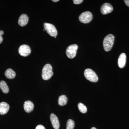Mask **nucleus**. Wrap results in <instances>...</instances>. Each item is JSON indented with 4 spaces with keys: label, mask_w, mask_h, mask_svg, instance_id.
Instances as JSON below:
<instances>
[{
    "label": "nucleus",
    "mask_w": 129,
    "mask_h": 129,
    "mask_svg": "<svg viewBox=\"0 0 129 129\" xmlns=\"http://www.w3.org/2000/svg\"><path fill=\"white\" fill-rule=\"evenodd\" d=\"M115 36L112 34L107 35L103 41V46L104 50L108 52L112 49L113 45Z\"/></svg>",
    "instance_id": "nucleus-1"
},
{
    "label": "nucleus",
    "mask_w": 129,
    "mask_h": 129,
    "mask_svg": "<svg viewBox=\"0 0 129 129\" xmlns=\"http://www.w3.org/2000/svg\"><path fill=\"white\" fill-rule=\"evenodd\" d=\"M53 74L51 65L49 64H45L42 69V79L44 80H48L51 78Z\"/></svg>",
    "instance_id": "nucleus-2"
},
{
    "label": "nucleus",
    "mask_w": 129,
    "mask_h": 129,
    "mask_svg": "<svg viewBox=\"0 0 129 129\" xmlns=\"http://www.w3.org/2000/svg\"><path fill=\"white\" fill-rule=\"evenodd\" d=\"M86 78L92 82L96 83L98 80V78L94 71L90 69H85L84 73Z\"/></svg>",
    "instance_id": "nucleus-3"
},
{
    "label": "nucleus",
    "mask_w": 129,
    "mask_h": 129,
    "mask_svg": "<svg viewBox=\"0 0 129 129\" xmlns=\"http://www.w3.org/2000/svg\"><path fill=\"white\" fill-rule=\"evenodd\" d=\"M92 18L93 16L91 12L89 11H86L80 15L79 20L82 23H88L92 21Z\"/></svg>",
    "instance_id": "nucleus-4"
},
{
    "label": "nucleus",
    "mask_w": 129,
    "mask_h": 129,
    "mask_svg": "<svg viewBox=\"0 0 129 129\" xmlns=\"http://www.w3.org/2000/svg\"><path fill=\"white\" fill-rule=\"evenodd\" d=\"M78 48V46L76 44H73L68 47L66 51L67 57L70 59L75 57Z\"/></svg>",
    "instance_id": "nucleus-5"
},
{
    "label": "nucleus",
    "mask_w": 129,
    "mask_h": 129,
    "mask_svg": "<svg viewBox=\"0 0 129 129\" xmlns=\"http://www.w3.org/2000/svg\"><path fill=\"white\" fill-rule=\"evenodd\" d=\"M45 30L52 37H56L57 35V31L54 25L50 23H45L44 24Z\"/></svg>",
    "instance_id": "nucleus-6"
},
{
    "label": "nucleus",
    "mask_w": 129,
    "mask_h": 129,
    "mask_svg": "<svg viewBox=\"0 0 129 129\" xmlns=\"http://www.w3.org/2000/svg\"><path fill=\"white\" fill-rule=\"evenodd\" d=\"M19 53L21 56L27 57L31 53V50L30 47L27 45H23L19 47L18 49Z\"/></svg>",
    "instance_id": "nucleus-7"
},
{
    "label": "nucleus",
    "mask_w": 129,
    "mask_h": 129,
    "mask_svg": "<svg viewBox=\"0 0 129 129\" xmlns=\"http://www.w3.org/2000/svg\"><path fill=\"white\" fill-rule=\"evenodd\" d=\"M113 8L110 3H105L102 5L101 8V12L103 15H106L113 11Z\"/></svg>",
    "instance_id": "nucleus-8"
},
{
    "label": "nucleus",
    "mask_w": 129,
    "mask_h": 129,
    "mask_svg": "<svg viewBox=\"0 0 129 129\" xmlns=\"http://www.w3.org/2000/svg\"><path fill=\"white\" fill-rule=\"evenodd\" d=\"M50 118L53 128L55 129H59L60 126V123L56 115L54 114H51Z\"/></svg>",
    "instance_id": "nucleus-9"
},
{
    "label": "nucleus",
    "mask_w": 129,
    "mask_h": 129,
    "mask_svg": "<svg viewBox=\"0 0 129 129\" xmlns=\"http://www.w3.org/2000/svg\"><path fill=\"white\" fill-rule=\"evenodd\" d=\"M29 21V18L26 14H22L19 18L18 24L21 27H24L27 25Z\"/></svg>",
    "instance_id": "nucleus-10"
},
{
    "label": "nucleus",
    "mask_w": 129,
    "mask_h": 129,
    "mask_svg": "<svg viewBox=\"0 0 129 129\" xmlns=\"http://www.w3.org/2000/svg\"><path fill=\"white\" fill-rule=\"evenodd\" d=\"M126 55L123 53L120 54L118 60V65L120 68H123L125 66L126 62Z\"/></svg>",
    "instance_id": "nucleus-11"
},
{
    "label": "nucleus",
    "mask_w": 129,
    "mask_h": 129,
    "mask_svg": "<svg viewBox=\"0 0 129 129\" xmlns=\"http://www.w3.org/2000/svg\"><path fill=\"white\" fill-rule=\"evenodd\" d=\"M9 104L5 102L0 103V114L1 115L6 114L9 111Z\"/></svg>",
    "instance_id": "nucleus-12"
},
{
    "label": "nucleus",
    "mask_w": 129,
    "mask_h": 129,
    "mask_svg": "<svg viewBox=\"0 0 129 129\" xmlns=\"http://www.w3.org/2000/svg\"><path fill=\"white\" fill-rule=\"evenodd\" d=\"M34 108V104L30 101H25L24 104V108L26 112L30 113L33 111Z\"/></svg>",
    "instance_id": "nucleus-13"
},
{
    "label": "nucleus",
    "mask_w": 129,
    "mask_h": 129,
    "mask_svg": "<svg viewBox=\"0 0 129 129\" xmlns=\"http://www.w3.org/2000/svg\"><path fill=\"white\" fill-rule=\"evenodd\" d=\"M5 75L7 78L13 79L15 78L16 76V73L14 70L11 69H8L5 71Z\"/></svg>",
    "instance_id": "nucleus-14"
},
{
    "label": "nucleus",
    "mask_w": 129,
    "mask_h": 129,
    "mask_svg": "<svg viewBox=\"0 0 129 129\" xmlns=\"http://www.w3.org/2000/svg\"><path fill=\"white\" fill-rule=\"evenodd\" d=\"M0 88L3 93L7 94L9 91V89L7 84L4 81H0Z\"/></svg>",
    "instance_id": "nucleus-15"
},
{
    "label": "nucleus",
    "mask_w": 129,
    "mask_h": 129,
    "mask_svg": "<svg viewBox=\"0 0 129 129\" xmlns=\"http://www.w3.org/2000/svg\"><path fill=\"white\" fill-rule=\"evenodd\" d=\"M68 98L64 95L60 96L58 99V103L59 105L63 106L67 104Z\"/></svg>",
    "instance_id": "nucleus-16"
},
{
    "label": "nucleus",
    "mask_w": 129,
    "mask_h": 129,
    "mask_svg": "<svg viewBox=\"0 0 129 129\" xmlns=\"http://www.w3.org/2000/svg\"><path fill=\"white\" fill-rule=\"evenodd\" d=\"M78 107L79 110L81 112L83 113H85L87 111V109L86 106H85L83 103H80L78 104Z\"/></svg>",
    "instance_id": "nucleus-17"
},
{
    "label": "nucleus",
    "mask_w": 129,
    "mask_h": 129,
    "mask_svg": "<svg viewBox=\"0 0 129 129\" xmlns=\"http://www.w3.org/2000/svg\"><path fill=\"white\" fill-rule=\"evenodd\" d=\"M74 122L72 119H69L67 122L66 129H74Z\"/></svg>",
    "instance_id": "nucleus-18"
},
{
    "label": "nucleus",
    "mask_w": 129,
    "mask_h": 129,
    "mask_svg": "<svg viewBox=\"0 0 129 129\" xmlns=\"http://www.w3.org/2000/svg\"><path fill=\"white\" fill-rule=\"evenodd\" d=\"M73 1L75 4L79 5V4H80L82 3L83 1V0H74Z\"/></svg>",
    "instance_id": "nucleus-19"
},
{
    "label": "nucleus",
    "mask_w": 129,
    "mask_h": 129,
    "mask_svg": "<svg viewBox=\"0 0 129 129\" xmlns=\"http://www.w3.org/2000/svg\"><path fill=\"white\" fill-rule=\"evenodd\" d=\"M35 129H46L44 126L41 125H37Z\"/></svg>",
    "instance_id": "nucleus-20"
},
{
    "label": "nucleus",
    "mask_w": 129,
    "mask_h": 129,
    "mask_svg": "<svg viewBox=\"0 0 129 129\" xmlns=\"http://www.w3.org/2000/svg\"><path fill=\"white\" fill-rule=\"evenodd\" d=\"M124 2L126 5L129 7V0H125Z\"/></svg>",
    "instance_id": "nucleus-21"
},
{
    "label": "nucleus",
    "mask_w": 129,
    "mask_h": 129,
    "mask_svg": "<svg viewBox=\"0 0 129 129\" xmlns=\"http://www.w3.org/2000/svg\"><path fill=\"white\" fill-rule=\"evenodd\" d=\"M3 37L2 35H0V44L3 41Z\"/></svg>",
    "instance_id": "nucleus-22"
},
{
    "label": "nucleus",
    "mask_w": 129,
    "mask_h": 129,
    "mask_svg": "<svg viewBox=\"0 0 129 129\" xmlns=\"http://www.w3.org/2000/svg\"><path fill=\"white\" fill-rule=\"evenodd\" d=\"M3 34H4V32H3V31L2 30H1V31H0V35H3Z\"/></svg>",
    "instance_id": "nucleus-23"
},
{
    "label": "nucleus",
    "mask_w": 129,
    "mask_h": 129,
    "mask_svg": "<svg viewBox=\"0 0 129 129\" xmlns=\"http://www.w3.org/2000/svg\"><path fill=\"white\" fill-rule=\"evenodd\" d=\"M52 1L54 2H57L59 1V0H53Z\"/></svg>",
    "instance_id": "nucleus-24"
},
{
    "label": "nucleus",
    "mask_w": 129,
    "mask_h": 129,
    "mask_svg": "<svg viewBox=\"0 0 129 129\" xmlns=\"http://www.w3.org/2000/svg\"><path fill=\"white\" fill-rule=\"evenodd\" d=\"M91 129H96V128H95V127H92L91 128Z\"/></svg>",
    "instance_id": "nucleus-25"
},
{
    "label": "nucleus",
    "mask_w": 129,
    "mask_h": 129,
    "mask_svg": "<svg viewBox=\"0 0 129 129\" xmlns=\"http://www.w3.org/2000/svg\"><path fill=\"white\" fill-rule=\"evenodd\" d=\"M56 38V37H55V38Z\"/></svg>",
    "instance_id": "nucleus-26"
}]
</instances>
